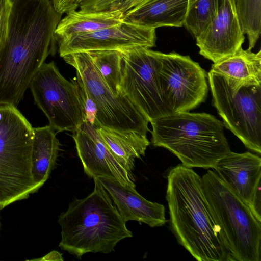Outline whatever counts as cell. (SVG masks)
<instances>
[{"instance_id":"obj_1","label":"cell","mask_w":261,"mask_h":261,"mask_svg":"<svg viewBox=\"0 0 261 261\" xmlns=\"http://www.w3.org/2000/svg\"><path fill=\"white\" fill-rule=\"evenodd\" d=\"M62 14L50 0H13L6 39L0 46V105L17 107L49 55Z\"/></svg>"},{"instance_id":"obj_2","label":"cell","mask_w":261,"mask_h":261,"mask_svg":"<svg viewBox=\"0 0 261 261\" xmlns=\"http://www.w3.org/2000/svg\"><path fill=\"white\" fill-rule=\"evenodd\" d=\"M170 222L178 242L199 261H231L212 216L201 177L178 164L167 174Z\"/></svg>"},{"instance_id":"obj_3","label":"cell","mask_w":261,"mask_h":261,"mask_svg":"<svg viewBox=\"0 0 261 261\" xmlns=\"http://www.w3.org/2000/svg\"><path fill=\"white\" fill-rule=\"evenodd\" d=\"M92 192L75 199L58 217L59 247L80 259L87 253H110L120 241L132 237L112 200L97 178Z\"/></svg>"},{"instance_id":"obj_4","label":"cell","mask_w":261,"mask_h":261,"mask_svg":"<svg viewBox=\"0 0 261 261\" xmlns=\"http://www.w3.org/2000/svg\"><path fill=\"white\" fill-rule=\"evenodd\" d=\"M151 143L175 155L184 166L213 168L231 150L222 121L205 113H173L151 121Z\"/></svg>"},{"instance_id":"obj_5","label":"cell","mask_w":261,"mask_h":261,"mask_svg":"<svg viewBox=\"0 0 261 261\" xmlns=\"http://www.w3.org/2000/svg\"><path fill=\"white\" fill-rule=\"evenodd\" d=\"M212 216L231 261H260L261 220L212 170L201 177Z\"/></svg>"},{"instance_id":"obj_6","label":"cell","mask_w":261,"mask_h":261,"mask_svg":"<svg viewBox=\"0 0 261 261\" xmlns=\"http://www.w3.org/2000/svg\"><path fill=\"white\" fill-rule=\"evenodd\" d=\"M33 127L13 106L0 105V206L26 199L40 187L32 174Z\"/></svg>"},{"instance_id":"obj_7","label":"cell","mask_w":261,"mask_h":261,"mask_svg":"<svg viewBox=\"0 0 261 261\" xmlns=\"http://www.w3.org/2000/svg\"><path fill=\"white\" fill-rule=\"evenodd\" d=\"M213 103L224 126L249 149L261 153V85L224 77L210 70Z\"/></svg>"},{"instance_id":"obj_8","label":"cell","mask_w":261,"mask_h":261,"mask_svg":"<svg viewBox=\"0 0 261 261\" xmlns=\"http://www.w3.org/2000/svg\"><path fill=\"white\" fill-rule=\"evenodd\" d=\"M63 59L73 66L97 108L95 123L120 131H135L144 135L148 131V119L122 93L116 95L105 82L86 51L65 55Z\"/></svg>"},{"instance_id":"obj_9","label":"cell","mask_w":261,"mask_h":261,"mask_svg":"<svg viewBox=\"0 0 261 261\" xmlns=\"http://www.w3.org/2000/svg\"><path fill=\"white\" fill-rule=\"evenodd\" d=\"M122 57L120 92L148 119L173 113L163 96L159 75L161 52L135 46L119 50Z\"/></svg>"},{"instance_id":"obj_10","label":"cell","mask_w":261,"mask_h":261,"mask_svg":"<svg viewBox=\"0 0 261 261\" xmlns=\"http://www.w3.org/2000/svg\"><path fill=\"white\" fill-rule=\"evenodd\" d=\"M29 88L35 103L55 130L74 132L85 121L75 78L66 80L54 61L41 66Z\"/></svg>"},{"instance_id":"obj_11","label":"cell","mask_w":261,"mask_h":261,"mask_svg":"<svg viewBox=\"0 0 261 261\" xmlns=\"http://www.w3.org/2000/svg\"><path fill=\"white\" fill-rule=\"evenodd\" d=\"M159 75L163 96L173 113L189 112L206 99L208 75L189 56L161 53Z\"/></svg>"},{"instance_id":"obj_12","label":"cell","mask_w":261,"mask_h":261,"mask_svg":"<svg viewBox=\"0 0 261 261\" xmlns=\"http://www.w3.org/2000/svg\"><path fill=\"white\" fill-rule=\"evenodd\" d=\"M155 29L124 20L119 24L95 31L74 34L58 41L61 57L79 52L98 50H119L135 46H155Z\"/></svg>"},{"instance_id":"obj_13","label":"cell","mask_w":261,"mask_h":261,"mask_svg":"<svg viewBox=\"0 0 261 261\" xmlns=\"http://www.w3.org/2000/svg\"><path fill=\"white\" fill-rule=\"evenodd\" d=\"M77 155L85 173L93 179L106 178L135 189V178L100 136L96 126L85 121L73 132Z\"/></svg>"},{"instance_id":"obj_14","label":"cell","mask_w":261,"mask_h":261,"mask_svg":"<svg viewBox=\"0 0 261 261\" xmlns=\"http://www.w3.org/2000/svg\"><path fill=\"white\" fill-rule=\"evenodd\" d=\"M214 172L261 220V158L249 152L230 151L213 168Z\"/></svg>"},{"instance_id":"obj_15","label":"cell","mask_w":261,"mask_h":261,"mask_svg":"<svg viewBox=\"0 0 261 261\" xmlns=\"http://www.w3.org/2000/svg\"><path fill=\"white\" fill-rule=\"evenodd\" d=\"M195 39L199 54L213 63L235 54L245 39L235 3L222 0L216 17Z\"/></svg>"},{"instance_id":"obj_16","label":"cell","mask_w":261,"mask_h":261,"mask_svg":"<svg viewBox=\"0 0 261 261\" xmlns=\"http://www.w3.org/2000/svg\"><path fill=\"white\" fill-rule=\"evenodd\" d=\"M98 179L125 222L136 221L151 227L162 226L166 222L165 208L163 204L148 201L136 189L125 187L118 182Z\"/></svg>"},{"instance_id":"obj_17","label":"cell","mask_w":261,"mask_h":261,"mask_svg":"<svg viewBox=\"0 0 261 261\" xmlns=\"http://www.w3.org/2000/svg\"><path fill=\"white\" fill-rule=\"evenodd\" d=\"M188 0H146L124 13V20L135 24L156 29L182 27Z\"/></svg>"},{"instance_id":"obj_18","label":"cell","mask_w":261,"mask_h":261,"mask_svg":"<svg viewBox=\"0 0 261 261\" xmlns=\"http://www.w3.org/2000/svg\"><path fill=\"white\" fill-rule=\"evenodd\" d=\"M124 20V14L119 10L86 12L73 10L67 13L59 22L55 31L57 42L74 34L114 26Z\"/></svg>"},{"instance_id":"obj_19","label":"cell","mask_w":261,"mask_h":261,"mask_svg":"<svg viewBox=\"0 0 261 261\" xmlns=\"http://www.w3.org/2000/svg\"><path fill=\"white\" fill-rule=\"evenodd\" d=\"M31 162L32 174L41 188L54 169L60 149L55 130L50 126L33 127Z\"/></svg>"},{"instance_id":"obj_20","label":"cell","mask_w":261,"mask_h":261,"mask_svg":"<svg viewBox=\"0 0 261 261\" xmlns=\"http://www.w3.org/2000/svg\"><path fill=\"white\" fill-rule=\"evenodd\" d=\"M109 149L121 164L132 172L135 158L144 155L150 142L146 135L135 131H120L96 127Z\"/></svg>"},{"instance_id":"obj_21","label":"cell","mask_w":261,"mask_h":261,"mask_svg":"<svg viewBox=\"0 0 261 261\" xmlns=\"http://www.w3.org/2000/svg\"><path fill=\"white\" fill-rule=\"evenodd\" d=\"M211 70L245 84L261 85V50L254 53L241 47L233 55L213 63Z\"/></svg>"},{"instance_id":"obj_22","label":"cell","mask_w":261,"mask_h":261,"mask_svg":"<svg viewBox=\"0 0 261 261\" xmlns=\"http://www.w3.org/2000/svg\"><path fill=\"white\" fill-rule=\"evenodd\" d=\"M86 52L113 93L116 95L121 94L120 90L122 63L120 51L117 50H98Z\"/></svg>"},{"instance_id":"obj_23","label":"cell","mask_w":261,"mask_h":261,"mask_svg":"<svg viewBox=\"0 0 261 261\" xmlns=\"http://www.w3.org/2000/svg\"><path fill=\"white\" fill-rule=\"evenodd\" d=\"M222 0H188L184 25L196 38L216 17Z\"/></svg>"},{"instance_id":"obj_24","label":"cell","mask_w":261,"mask_h":261,"mask_svg":"<svg viewBox=\"0 0 261 261\" xmlns=\"http://www.w3.org/2000/svg\"><path fill=\"white\" fill-rule=\"evenodd\" d=\"M235 7L242 31L248 38L247 49L251 50L261 33V0H236Z\"/></svg>"},{"instance_id":"obj_25","label":"cell","mask_w":261,"mask_h":261,"mask_svg":"<svg viewBox=\"0 0 261 261\" xmlns=\"http://www.w3.org/2000/svg\"><path fill=\"white\" fill-rule=\"evenodd\" d=\"M75 80L85 115V120L95 125L97 113V107L77 75Z\"/></svg>"},{"instance_id":"obj_26","label":"cell","mask_w":261,"mask_h":261,"mask_svg":"<svg viewBox=\"0 0 261 261\" xmlns=\"http://www.w3.org/2000/svg\"><path fill=\"white\" fill-rule=\"evenodd\" d=\"M12 4L13 0H0V46L7 37Z\"/></svg>"},{"instance_id":"obj_27","label":"cell","mask_w":261,"mask_h":261,"mask_svg":"<svg viewBox=\"0 0 261 261\" xmlns=\"http://www.w3.org/2000/svg\"><path fill=\"white\" fill-rule=\"evenodd\" d=\"M146 0H120L115 5L111 11L119 10L124 14L139 6Z\"/></svg>"},{"instance_id":"obj_28","label":"cell","mask_w":261,"mask_h":261,"mask_svg":"<svg viewBox=\"0 0 261 261\" xmlns=\"http://www.w3.org/2000/svg\"><path fill=\"white\" fill-rule=\"evenodd\" d=\"M54 257H62L61 254H60L57 251H53L50 252L46 256H44L42 258L40 259H36L34 260H55L53 258Z\"/></svg>"},{"instance_id":"obj_29","label":"cell","mask_w":261,"mask_h":261,"mask_svg":"<svg viewBox=\"0 0 261 261\" xmlns=\"http://www.w3.org/2000/svg\"><path fill=\"white\" fill-rule=\"evenodd\" d=\"M83 1H84V0H76V4H77V6H79V4H80L81 2Z\"/></svg>"},{"instance_id":"obj_30","label":"cell","mask_w":261,"mask_h":261,"mask_svg":"<svg viewBox=\"0 0 261 261\" xmlns=\"http://www.w3.org/2000/svg\"><path fill=\"white\" fill-rule=\"evenodd\" d=\"M3 209V208L2 207L0 206V212ZM0 220H1V218H0ZM0 229H1V220H0Z\"/></svg>"},{"instance_id":"obj_31","label":"cell","mask_w":261,"mask_h":261,"mask_svg":"<svg viewBox=\"0 0 261 261\" xmlns=\"http://www.w3.org/2000/svg\"><path fill=\"white\" fill-rule=\"evenodd\" d=\"M234 3H235V1L236 0H231Z\"/></svg>"}]
</instances>
